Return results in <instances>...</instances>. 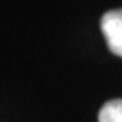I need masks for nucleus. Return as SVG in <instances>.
Here are the masks:
<instances>
[{
    "label": "nucleus",
    "instance_id": "obj_1",
    "mask_svg": "<svg viewBox=\"0 0 122 122\" xmlns=\"http://www.w3.org/2000/svg\"><path fill=\"white\" fill-rule=\"evenodd\" d=\"M100 27L109 51L122 57V8L105 13Z\"/></svg>",
    "mask_w": 122,
    "mask_h": 122
},
{
    "label": "nucleus",
    "instance_id": "obj_2",
    "mask_svg": "<svg viewBox=\"0 0 122 122\" xmlns=\"http://www.w3.org/2000/svg\"><path fill=\"white\" fill-rule=\"evenodd\" d=\"M98 122H122V98L106 102L98 113Z\"/></svg>",
    "mask_w": 122,
    "mask_h": 122
}]
</instances>
